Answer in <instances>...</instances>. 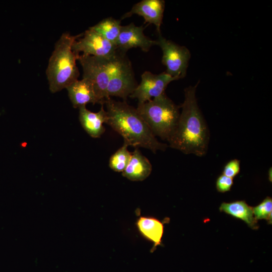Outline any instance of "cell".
<instances>
[{
	"mask_svg": "<svg viewBox=\"0 0 272 272\" xmlns=\"http://www.w3.org/2000/svg\"><path fill=\"white\" fill-rule=\"evenodd\" d=\"M198 84L185 89L178 123L168 142L170 147L184 154L202 157L208 151L210 132L195 96Z\"/></svg>",
	"mask_w": 272,
	"mask_h": 272,
	"instance_id": "cell-1",
	"label": "cell"
},
{
	"mask_svg": "<svg viewBox=\"0 0 272 272\" xmlns=\"http://www.w3.org/2000/svg\"><path fill=\"white\" fill-rule=\"evenodd\" d=\"M104 104L108 115L106 124L121 135L128 146L142 147L156 153L165 151L168 146L159 142L136 108L126 101L108 98Z\"/></svg>",
	"mask_w": 272,
	"mask_h": 272,
	"instance_id": "cell-2",
	"label": "cell"
},
{
	"mask_svg": "<svg viewBox=\"0 0 272 272\" xmlns=\"http://www.w3.org/2000/svg\"><path fill=\"white\" fill-rule=\"evenodd\" d=\"M83 34H61L54 44L46 70L49 90L54 93L61 91L78 79L80 73L76 64L78 55L72 50L74 42Z\"/></svg>",
	"mask_w": 272,
	"mask_h": 272,
	"instance_id": "cell-3",
	"label": "cell"
},
{
	"mask_svg": "<svg viewBox=\"0 0 272 272\" xmlns=\"http://www.w3.org/2000/svg\"><path fill=\"white\" fill-rule=\"evenodd\" d=\"M138 112L149 125L153 134L168 141L176 128L179 107L166 95L138 103Z\"/></svg>",
	"mask_w": 272,
	"mask_h": 272,
	"instance_id": "cell-4",
	"label": "cell"
},
{
	"mask_svg": "<svg viewBox=\"0 0 272 272\" xmlns=\"http://www.w3.org/2000/svg\"><path fill=\"white\" fill-rule=\"evenodd\" d=\"M124 54L118 50L117 54L111 57L78 55L77 60L83 72V78L92 83L99 104L104 105L109 98L107 89L109 80Z\"/></svg>",
	"mask_w": 272,
	"mask_h": 272,
	"instance_id": "cell-5",
	"label": "cell"
},
{
	"mask_svg": "<svg viewBox=\"0 0 272 272\" xmlns=\"http://www.w3.org/2000/svg\"><path fill=\"white\" fill-rule=\"evenodd\" d=\"M156 41L162 51V62L166 68L165 72L175 80L184 78L191 57L189 49L167 39L161 33Z\"/></svg>",
	"mask_w": 272,
	"mask_h": 272,
	"instance_id": "cell-6",
	"label": "cell"
},
{
	"mask_svg": "<svg viewBox=\"0 0 272 272\" xmlns=\"http://www.w3.org/2000/svg\"><path fill=\"white\" fill-rule=\"evenodd\" d=\"M137 86L131 63L124 54L109 80L107 96L120 97L126 101Z\"/></svg>",
	"mask_w": 272,
	"mask_h": 272,
	"instance_id": "cell-7",
	"label": "cell"
},
{
	"mask_svg": "<svg viewBox=\"0 0 272 272\" xmlns=\"http://www.w3.org/2000/svg\"><path fill=\"white\" fill-rule=\"evenodd\" d=\"M72 50L77 55L82 52L84 55L102 57H113L118 52L114 44L90 28L74 42Z\"/></svg>",
	"mask_w": 272,
	"mask_h": 272,
	"instance_id": "cell-8",
	"label": "cell"
},
{
	"mask_svg": "<svg viewBox=\"0 0 272 272\" xmlns=\"http://www.w3.org/2000/svg\"><path fill=\"white\" fill-rule=\"evenodd\" d=\"M175 79L164 72L154 74L146 71L142 75L141 82L129 96L135 98L138 103H143L164 93L168 84Z\"/></svg>",
	"mask_w": 272,
	"mask_h": 272,
	"instance_id": "cell-9",
	"label": "cell"
},
{
	"mask_svg": "<svg viewBox=\"0 0 272 272\" xmlns=\"http://www.w3.org/2000/svg\"><path fill=\"white\" fill-rule=\"evenodd\" d=\"M144 29L143 26H137L133 23L121 26L116 43L117 49L124 53L133 48H140L144 52L149 51L152 46L157 45V41L147 37L144 34Z\"/></svg>",
	"mask_w": 272,
	"mask_h": 272,
	"instance_id": "cell-10",
	"label": "cell"
},
{
	"mask_svg": "<svg viewBox=\"0 0 272 272\" xmlns=\"http://www.w3.org/2000/svg\"><path fill=\"white\" fill-rule=\"evenodd\" d=\"M165 7L164 0H142L133 5L129 12L122 16L121 19L134 14L142 16L145 23L154 24L158 34H160Z\"/></svg>",
	"mask_w": 272,
	"mask_h": 272,
	"instance_id": "cell-11",
	"label": "cell"
},
{
	"mask_svg": "<svg viewBox=\"0 0 272 272\" xmlns=\"http://www.w3.org/2000/svg\"><path fill=\"white\" fill-rule=\"evenodd\" d=\"M79 121L83 128L87 133L93 138H100L105 132L103 123H106L108 115L102 105L97 112H93L84 106L79 108Z\"/></svg>",
	"mask_w": 272,
	"mask_h": 272,
	"instance_id": "cell-12",
	"label": "cell"
},
{
	"mask_svg": "<svg viewBox=\"0 0 272 272\" xmlns=\"http://www.w3.org/2000/svg\"><path fill=\"white\" fill-rule=\"evenodd\" d=\"M66 89L74 108H80L89 103L99 104L94 86L87 79L77 80L67 86Z\"/></svg>",
	"mask_w": 272,
	"mask_h": 272,
	"instance_id": "cell-13",
	"label": "cell"
},
{
	"mask_svg": "<svg viewBox=\"0 0 272 272\" xmlns=\"http://www.w3.org/2000/svg\"><path fill=\"white\" fill-rule=\"evenodd\" d=\"M164 223L155 217L149 216H140L137 220L135 225L140 234L153 244L151 252L162 244Z\"/></svg>",
	"mask_w": 272,
	"mask_h": 272,
	"instance_id": "cell-14",
	"label": "cell"
},
{
	"mask_svg": "<svg viewBox=\"0 0 272 272\" xmlns=\"http://www.w3.org/2000/svg\"><path fill=\"white\" fill-rule=\"evenodd\" d=\"M152 170V165L150 161L136 148L122 175L129 180L141 181L148 177Z\"/></svg>",
	"mask_w": 272,
	"mask_h": 272,
	"instance_id": "cell-15",
	"label": "cell"
},
{
	"mask_svg": "<svg viewBox=\"0 0 272 272\" xmlns=\"http://www.w3.org/2000/svg\"><path fill=\"white\" fill-rule=\"evenodd\" d=\"M219 210L236 218L244 221L252 229L258 228L257 220L255 218L252 207L248 206L244 200L236 201L232 202H223Z\"/></svg>",
	"mask_w": 272,
	"mask_h": 272,
	"instance_id": "cell-16",
	"label": "cell"
},
{
	"mask_svg": "<svg viewBox=\"0 0 272 272\" xmlns=\"http://www.w3.org/2000/svg\"><path fill=\"white\" fill-rule=\"evenodd\" d=\"M121 27L120 20H116L112 17H108L103 19L89 28L96 31L116 45Z\"/></svg>",
	"mask_w": 272,
	"mask_h": 272,
	"instance_id": "cell-17",
	"label": "cell"
},
{
	"mask_svg": "<svg viewBox=\"0 0 272 272\" xmlns=\"http://www.w3.org/2000/svg\"><path fill=\"white\" fill-rule=\"evenodd\" d=\"M128 146L125 143L113 154L109 161V166L115 172H122L127 165L132 153L127 150Z\"/></svg>",
	"mask_w": 272,
	"mask_h": 272,
	"instance_id": "cell-18",
	"label": "cell"
},
{
	"mask_svg": "<svg viewBox=\"0 0 272 272\" xmlns=\"http://www.w3.org/2000/svg\"><path fill=\"white\" fill-rule=\"evenodd\" d=\"M254 216L256 220L264 219L271 223L272 199L266 197L260 203L252 207Z\"/></svg>",
	"mask_w": 272,
	"mask_h": 272,
	"instance_id": "cell-19",
	"label": "cell"
},
{
	"mask_svg": "<svg viewBox=\"0 0 272 272\" xmlns=\"http://www.w3.org/2000/svg\"><path fill=\"white\" fill-rule=\"evenodd\" d=\"M240 161L238 159H233L228 162L224 166L223 174L233 178L240 172Z\"/></svg>",
	"mask_w": 272,
	"mask_h": 272,
	"instance_id": "cell-20",
	"label": "cell"
},
{
	"mask_svg": "<svg viewBox=\"0 0 272 272\" xmlns=\"http://www.w3.org/2000/svg\"><path fill=\"white\" fill-rule=\"evenodd\" d=\"M233 184V178L222 174L217 179L216 188L219 192L224 193L230 191Z\"/></svg>",
	"mask_w": 272,
	"mask_h": 272,
	"instance_id": "cell-21",
	"label": "cell"
}]
</instances>
